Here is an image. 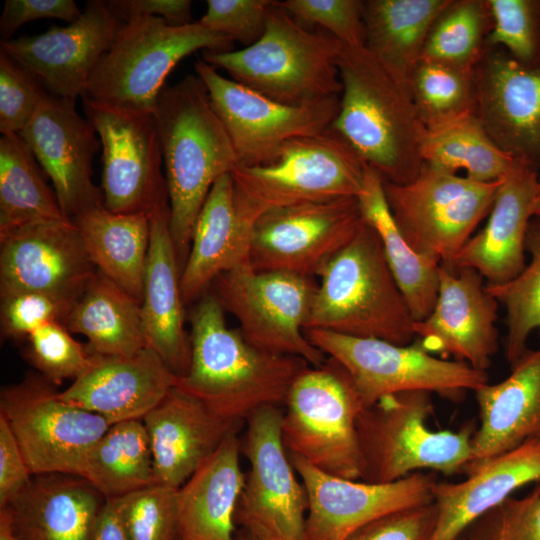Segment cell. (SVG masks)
Listing matches in <instances>:
<instances>
[{
    "mask_svg": "<svg viewBox=\"0 0 540 540\" xmlns=\"http://www.w3.org/2000/svg\"><path fill=\"white\" fill-rule=\"evenodd\" d=\"M224 313L213 293L198 299L190 313V364L177 386L220 416L242 423L263 406L283 405L309 364L257 348L227 326Z\"/></svg>",
    "mask_w": 540,
    "mask_h": 540,
    "instance_id": "obj_1",
    "label": "cell"
},
{
    "mask_svg": "<svg viewBox=\"0 0 540 540\" xmlns=\"http://www.w3.org/2000/svg\"><path fill=\"white\" fill-rule=\"evenodd\" d=\"M162 146L170 232L178 258L214 183L238 166L231 139L197 75L165 85L153 112Z\"/></svg>",
    "mask_w": 540,
    "mask_h": 540,
    "instance_id": "obj_2",
    "label": "cell"
},
{
    "mask_svg": "<svg viewBox=\"0 0 540 540\" xmlns=\"http://www.w3.org/2000/svg\"><path fill=\"white\" fill-rule=\"evenodd\" d=\"M342 91L331 129L343 136L384 182L406 184L423 167L425 128L408 91L365 48L343 45Z\"/></svg>",
    "mask_w": 540,
    "mask_h": 540,
    "instance_id": "obj_3",
    "label": "cell"
},
{
    "mask_svg": "<svg viewBox=\"0 0 540 540\" xmlns=\"http://www.w3.org/2000/svg\"><path fill=\"white\" fill-rule=\"evenodd\" d=\"M304 330L409 345L415 320L388 265L381 240L365 220L356 236L318 272Z\"/></svg>",
    "mask_w": 540,
    "mask_h": 540,
    "instance_id": "obj_4",
    "label": "cell"
},
{
    "mask_svg": "<svg viewBox=\"0 0 540 540\" xmlns=\"http://www.w3.org/2000/svg\"><path fill=\"white\" fill-rule=\"evenodd\" d=\"M342 47L329 32L302 26L274 0L258 41L235 51H203L202 59L273 100L303 105L341 94Z\"/></svg>",
    "mask_w": 540,
    "mask_h": 540,
    "instance_id": "obj_5",
    "label": "cell"
},
{
    "mask_svg": "<svg viewBox=\"0 0 540 540\" xmlns=\"http://www.w3.org/2000/svg\"><path fill=\"white\" fill-rule=\"evenodd\" d=\"M233 43L199 21L176 26L159 17L131 16L121 22L81 97L118 110L153 114L168 74L183 58L198 50L232 51Z\"/></svg>",
    "mask_w": 540,
    "mask_h": 540,
    "instance_id": "obj_6",
    "label": "cell"
},
{
    "mask_svg": "<svg viewBox=\"0 0 540 540\" xmlns=\"http://www.w3.org/2000/svg\"><path fill=\"white\" fill-rule=\"evenodd\" d=\"M367 165L338 132L302 136L286 142L276 158L232 172L234 202L242 224L268 211L342 197H357Z\"/></svg>",
    "mask_w": 540,
    "mask_h": 540,
    "instance_id": "obj_7",
    "label": "cell"
},
{
    "mask_svg": "<svg viewBox=\"0 0 540 540\" xmlns=\"http://www.w3.org/2000/svg\"><path fill=\"white\" fill-rule=\"evenodd\" d=\"M433 410L427 391L390 394L364 407L357 419L360 480L384 484L423 470L464 472L471 461L475 424L435 431L427 426Z\"/></svg>",
    "mask_w": 540,
    "mask_h": 540,
    "instance_id": "obj_8",
    "label": "cell"
},
{
    "mask_svg": "<svg viewBox=\"0 0 540 540\" xmlns=\"http://www.w3.org/2000/svg\"><path fill=\"white\" fill-rule=\"evenodd\" d=\"M282 439L321 472L350 480L361 478L357 419L365 407L346 368L332 357L307 366L284 401Z\"/></svg>",
    "mask_w": 540,
    "mask_h": 540,
    "instance_id": "obj_9",
    "label": "cell"
},
{
    "mask_svg": "<svg viewBox=\"0 0 540 540\" xmlns=\"http://www.w3.org/2000/svg\"><path fill=\"white\" fill-rule=\"evenodd\" d=\"M502 179L482 183L423 164L417 177L406 184L384 182V192L410 247L456 272L454 261L489 215Z\"/></svg>",
    "mask_w": 540,
    "mask_h": 540,
    "instance_id": "obj_10",
    "label": "cell"
},
{
    "mask_svg": "<svg viewBox=\"0 0 540 540\" xmlns=\"http://www.w3.org/2000/svg\"><path fill=\"white\" fill-rule=\"evenodd\" d=\"M304 333L315 347L346 368L365 407L384 396L405 391L434 392L457 400L467 391L475 392L488 383L487 371L466 362L438 358L417 342L397 345L318 329Z\"/></svg>",
    "mask_w": 540,
    "mask_h": 540,
    "instance_id": "obj_11",
    "label": "cell"
},
{
    "mask_svg": "<svg viewBox=\"0 0 540 540\" xmlns=\"http://www.w3.org/2000/svg\"><path fill=\"white\" fill-rule=\"evenodd\" d=\"M214 292L225 311L239 321L244 338L267 352L295 356L310 366L327 356L306 337L317 285L311 277L282 271H257L250 263L220 274Z\"/></svg>",
    "mask_w": 540,
    "mask_h": 540,
    "instance_id": "obj_12",
    "label": "cell"
},
{
    "mask_svg": "<svg viewBox=\"0 0 540 540\" xmlns=\"http://www.w3.org/2000/svg\"><path fill=\"white\" fill-rule=\"evenodd\" d=\"M280 406L267 405L246 420L241 453L249 462L235 523L261 540H307L305 487L282 439Z\"/></svg>",
    "mask_w": 540,
    "mask_h": 540,
    "instance_id": "obj_13",
    "label": "cell"
},
{
    "mask_svg": "<svg viewBox=\"0 0 540 540\" xmlns=\"http://www.w3.org/2000/svg\"><path fill=\"white\" fill-rule=\"evenodd\" d=\"M42 376H28L0 394V415L11 429L33 476H80L86 454L111 426L71 405Z\"/></svg>",
    "mask_w": 540,
    "mask_h": 540,
    "instance_id": "obj_14",
    "label": "cell"
},
{
    "mask_svg": "<svg viewBox=\"0 0 540 540\" xmlns=\"http://www.w3.org/2000/svg\"><path fill=\"white\" fill-rule=\"evenodd\" d=\"M194 68L231 139L238 166L273 161L289 140L328 130L339 112L340 96L289 105L222 76L203 59H198Z\"/></svg>",
    "mask_w": 540,
    "mask_h": 540,
    "instance_id": "obj_15",
    "label": "cell"
},
{
    "mask_svg": "<svg viewBox=\"0 0 540 540\" xmlns=\"http://www.w3.org/2000/svg\"><path fill=\"white\" fill-rule=\"evenodd\" d=\"M82 99L86 119L100 137L105 208L119 214H152L168 205L162 146L154 115Z\"/></svg>",
    "mask_w": 540,
    "mask_h": 540,
    "instance_id": "obj_16",
    "label": "cell"
},
{
    "mask_svg": "<svg viewBox=\"0 0 540 540\" xmlns=\"http://www.w3.org/2000/svg\"><path fill=\"white\" fill-rule=\"evenodd\" d=\"M363 223L357 197L268 211L251 226L250 265L257 271L312 278L356 236Z\"/></svg>",
    "mask_w": 540,
    "mask_h": 540,
    "instance_id": "obj_17",
    "label": "cell"
},
{
    "mask_svg": "<svg viewBox=\"0 0 540 540\" xmlns=\"http://www.w3.org/2000/svg\"><path fill=\"white\" fill-rule=\"evenodd\" d=\"M288 455L307 493V540H344L377 518L433 502L438 481L434 473L416 472L395 482L372 484L325 474L300 456Z\"/></svg>",
    "mask_w": 540,
    "mask_h": 540,
    "instance_id": "obj_18",
    "label": "cell"
},
{
    "mask_svg": "<svg viewBox=\"0 0 540 540\" xmlns=\"http://www.w3.org/2000/svg\"><path fill=\"white\" fill-rule=\"evenodd\" d=\"M474 77L475 115L489 136L514 160L540 172V65H523L487 44Z\"/></svg>",
    "mask_w": 540,
    "mask_h": 540,
    "instance_id": "obj_19",
    "label": "cell"
},
{
    "mask_svg": "<svg viewBox=\"0 0 540 540\" xmlns=\"http://www.w3.org/2000/svg\"><path fill=\"white\" fill-rule=\"evenodd\" d=\"M75 99L46 93L29 124L19 134L52 180L65 217L104 205L101 188L92 182V161L101 142Z\"/></svg>",
    "mask_w": 540,
    "mask_h": 540,
    "instance_id": "obj_20",
    "label": "cell"
},
{
    "mask_svg": "<svg viewBox=\"0 0 540 540\" xmlns=\"http://www.w3.org/2000/svg\"><path fill=\"white\" fill-rule=\"evenodd\" d=\"M97 274L70 219L0 236V295L40 291L78 299Z\"/></svg>",
    "mask_w": 540,
    "mask_h": 540,
    "instance_id": "obj_21",
    "label": "cell"
},
{
    "mask_svg": "<svg viewBox=\"0 0 540 540\" xmlns=\"http://www.w3.org/2000/svg\"><path fill=\"white\" fill-rule=\"evenodd\" d=\"M438 275L436 303L427 318L414 324L418 345L432 355L487 371L499 346L498 301L475 269L450 272L439 265Z\"/></svg>",
    "mask_w": 540,
    "mask_h": 540,
    "instance_id": "obj_22",
    "label": "cell"
},
{
    "mask_svg": "<svg viewBox=\"0 0 540 540\" xmlns=\"http://www.w3.org/2000/svg\"><path fill=\"white\" fill-rule=\"evenodd\" d=\"M120 24L107 1L92 0L69 25L1 41L0 50L36 75L52 94L76 100Z\"/></svg>",
    "mask_w": 540,
    "mask_h": 540,
    "instance_id": "obj_23",
    "label": "cell"
},
{
    "mask_svg": "<svg viewBox=\"0 0 540 540\" xmlns=\"http://www.w3.org/2000/svg\"><path fill=\"white\" fill-rule=\"evenodd\" d=\"M177 382L178 376L146 346L130 356L92 354L89 368L59 396L113 425L143 420Z\"/></svg>",
    "mask_w": 540,
    "mask_h": 540,
    "instance_id": "obj_24",
    "label": "cell"
},
{
    "mask_svg": "<svg viewBox=\"0 0 540 540\" xmlns=\"http://www.w3.org/2000/svg\"><path fill=\"white\" fill-rule=\"evenodd\" d=\"M155 484L178 489L242 423L226 419L173 387L144 418Z\"/></svg>",
    "mask_w": 540,
    "mask_h": 540,
    "instance_id": "obj_25",
    "label": "cell"
},
{
    "mask_svg": "<svg viewBox=\"0 0 540 540\" xmlns=\"http://www.w3.org/2000/svg\"><path fill=\"white\" fill-rule=\"evenodd\" d=\"M539 172L514 160L502 179L485 227L471 237L454 261V270L475 269L487 285L513 280L525 268V238L533 217Z\"/></svg>",
    "mask_w": 540,
    "mask_h": 540,
    "instance_id": "obj_26",
    "label": "cell"
},
{
    "mask_svg": "<svg viewBox=\"0 0 540 540\" xmlns=\"http://www.w3.org/2000/svg\"><path fill=\"white\" fill-rule=\"evenodd\" d=\"M150 228L141 301L143 331L147 346L181 377L189 368L191 347L184 329V302L178 255L170 232L169 204L151 214Z\"/></svg>",
    "mask_w": 540,
    "mask_h": 540,
    "instance_id": "obj_27",
    "label": "cell"
},
{
    "mask_svg": "<svg viewBox=\"0 0 540 540\" xmlns=\"http://www.w3.org/2000/svg\"><path fill=\"white\" fill-rule=\"evenodd\" d=\"M479 426L464 473L521 444L540 439V348L530 350L504 380L475 391Z\"/></svg>",
    "mask_w": 540,
    "mask_h": 540,
    "instance_id": "obj_28",
    "label": "cell"
},
{
    "mask_svg": "<svg viewBox=\"0 0 540 540\" xmlns=\"http://www.w3.org/2000/svg\"><path fill=\"white\" fill-rule=\"evenodd\" d=\"M460 482H439L432 490L438 511L431 540H457L465 529L519 488L540 482V439L497 455Z\"/></svg>",
    "mask_w": 540,
    "mask_h": 540,
    "instance_id": "obj_29",
    "label": "cell"
},
{
    "mask_svg": "<svg viewBox=\"0 0 540 540\" xmlns=\"http://www.w3.org/2000/svg\"><path fill=\"white\" fill-rule=\"evenodd\" d=\"M106 498L83 477L50 473L4 510L17 540H89Z\"/></svg>",
    "mask_w": 540,
    "mask_h": 540,
    "instance_id": "obj_30",
    "label": "cell"
},
{
    "mask_svg": "<svg viewBox=\"0 0 540 540\" xmlns=\"http://www.w3.org/2000/svg\"><path fill=\"white\" fill-rule=\"evenodd\" d=\"M237 433L178 488V540H236L235 512L245 482Z\"/></svg>",
    "mask_w": 540,
    "mask_h": 540,
    "instance_id": "obj_31",
    "label": "cell"
},
{
    "mask_svg": "<svg viewBox=\"0 0 540 540\" xmlns=\"http://www.w3.org/2000/svg\"><path fill=\"white\" fill-rule=\"evenodd\" d=\"M250 230L237 216L231 173L211 188L196 219L180 274L184 303L199 299L222 273L250 263Z\"/></svg>",
    "mask_w": 540,
    "mask_h": 540,
    "instance_id": "obj_32",
    "label": "cell"
},
{
    "mask_svg": "<svg viewBox=\"0 0 540 540\" xmlns=\"http://www.w3.org/2000/svg\"><path fill=\"white\" fill-rule=\"evenodd\" d=\"M150 217L146 213H113L99 205L72 219L97 271L140 302L150 246Z\"/></svg>",
    "mask_w": 540,
    "mask_h": 540,
    "instance_id": "obj_33",
    "label": "cell"
},
{
    "mask_svg": "<svg viewBox=\"0 0 540 540\" xmlns=\"http://www.w3.org/2000/svg\"><path fill=\"white\" fill-rule=\"evenodd\" d=\"M450 1H363L365 48L407 91L429 31Z\"/></svg>",
    "mask_w": 540,
    "mask_h": 540,
    "instance_id": "obj_34",
    "label": "cell"
},
{
    "mask_svg": "<svg viewBox=\"0 0 540 540\" xmlns=\"http://www.w3.org/2000/svg\"><path fill=\"white\" fill-rule=\"evenodd\" d=\"M64 325L87 338L91 354L130 356L147 346L141 302L97 271Z\"/></svg>",
    "mask_w": 540,
    "mask_h": 540,
    "instance_id": "obj_35",
    "label": "cell"
},
{
    "mask_svg": "<svg viewBox=\"0 0 540 540\" xmlns=\"http://www.w3.org/2000/svg\"><path fill=\"white\" fill-rule=\"evenodd\" d=\"M357 199L363 219L374 228L381 240L388 265L414 320H424L437 300L439 263L418 254L407 243L388 206L384 181L369 166Z\"/></svg>",
    "mask_w": 540,
    "mask_h": 540,
    "instance_id": "obj_36",
    "label": "cell"
},
{
    "mask_svg": "<svg viewBox=\"0 0 540 540\" xmlns=\"http://www.w3.org/2000/svg\"><path fill=\"white\" fill-rule=\"evenodd\" d=\"M41 166L18 133L0 138V236L29 225L68 219Z\"/></svg>",
    "mask_w": 540,
    "mask_h": 540,
    "instance_id": "obj_37",
    "label": "cell"
},
{
    "mask_svg": "<svg viewBox=\"0 0 540 540\" xmlns=\"http://www.w3.org/2000/svg\"><path fill=\"white\" fill-rule=\"evenodd\" d=\"M80 477L106 499L155 484L151 445L143 421L111 425L86 454Z\"/></svg>",
    "mask_w": 540,
    "mask_h": 540,
    "instance_id": "obj_38",
    "label": "cell"
},
{
    "mask_svg": "<svg viewBox=\"0 0 540 540\" xmlns=\"http://www.w3.org/2000/svg\"><path fill=\"white\" fill-rule=\"evenodd\" d=\"M423 163L482 183L506 176L514 159L492 140L475 114L445 127L425 130L421 145Z\"/></svg>",
    "mask_w": 540,
    "mask_h": 540,
    "instance_id": "obj_39",
    "label": "cell"
},
{
    "mask_svg": "<svg viewBox=\"0 0 540 540\" xmlns=\"http://www.w3.org/2000/svg\"><path fill=\"white\" fill-rule=\"evenodd\" d=\"M474 68L424 58L417 62L408 92L425 130L439 129L475 114Z\"/></svg>",
    "mask_w": 540,
    "mask_h": 540,
    "instance_id": "obj_40",
    "label": "cell"
},
{
    "mask_svg": "<svg viewBox=\"0 0 540 540\" xmlns=\"http://www.w3.org/2000/svg\"><path fill=\"white\" fill-rule=\"evenodd\" d=\"M525 251L530 255L523 271L513 280L486 289L507 312L506 359L513 367L528 351L534 330L540 335V215L528 224Z\"/></svg>",
    "mask_w": 540,
    "mask_h": 540,
    "instance_id": "obj_41",
    "label": "cell"
},
{
    "mask_svg": "<svg viewBox=\"0 0 540 540\" xmlns=\"http://www.w3.org/2000/svg\"><path fill=\"white\" fill-rule=\"evenodd\" d=\"M492 26L487 0H451L434 21L421 58L474 68Z\"/></svg>",
    "mask_w": 540,
    "mask_h": 540,
    "instance_id": "obj_42",
    "label": "cell"
},
{
    "mask_svg": "<svg viewBox=\"0 0 540 540\" xmlns=\"http://www.w3.org/2000/svg\"><path fill=\"white\" fill-rule=\"evenodd\" d=\"M177 490L153 484L113 498L129 540H178Z\"/></svg>",
    "mask_w": 540,
    "mask_h": 540,
    "instance_id": "obj_43",
    "label": "cell"
},
{
    "mask_svg": "<svg viewBox=\"0 0 540 540\" xmlns=\"http://www.w3.org/2000/svg\"><path fill=\"white\" fill-rule=\"evenodd\" d=\"M492 26L487 44L523 65H540V0H487Z\"/></svg>",
    "mask_w": 540,
    "mask_h": 540,
    "instance_id": "obj_44",
    "label": "cell"
},
{
    "mask_svg": "<svg viewBox=\"0 0 540 540\" xmlns=\"http://www.w3.org/2000/svg\"><path fill=\"white\" fill-rule=\"evenodd\" d=\"M25 356L47 381L57 386L76 380L90 366L92 354L57 321L46 323L27 337Z\"/></svg>",
    "mask_w": 540,
    "mask_h": 540,
    "instance_id": "obj_45",
    "label": "cell"
},
{
    "mask_svg": "<svg viewBox=\"0 0 540 540\" xmlns=\"http://www.w3.org/2000/svg\"><path fill=\"white\" fill-rule=\"evenodd\" d=\"M463 540H540V482L526 496L509 497L461 534Z\"/></svg>",
    "mask_w": 540,
    "mask_h": 540,
    "instance_id": "obj_46",
    "label": "cell"
},
{
    "mask_svg": "<svg viewBox=\"0 0 540 540\" xmlns=\"http://www.w3.org/2000/svg\"><path fill=\"white\" fill-rule=\"evenodd\" d=\"M276 4L308 29L317 26L346 47H365L361 0H283Z\"/></svg>",
    "mask_w": 540,
    "mask_h": 540,
    "instance_id": "obj_47",
    "label": "cell"
},
{
    "mask_svg": "<svg viewBox=\"0 0 540 540\" xmlns=\"http://www.w3.org/2000/svg\"><path fill=\"white\" fill-rule=\"evenodd\" d=\"M42 81L0 50V132L20 133L37 111L44 92Z\"/></svg>",
    "mask_w": 540,
    "mask_h": 540,
    "instance_id": "obj_48",
    "label": "cell"
},
{
    "mask_svg": "<svg viewBox=\"0 0 540 540\" xmlns=\"http://www.w3.org/2000/svg\"><path fill=\"white\" fill-rule=\"evenodd\" d=\"M76 300L40 291L1 296V333L7 338H26L46 323L64 324Z\"/></svg>",
    "mask_w": 540,
    "mask_h": 540,
    "instance_id": "obj_49",
    "label": "cell"
},
{
    "mask_svg": "<svg viewBox=\"0 0 540 540\" xmlns=\"http://www.w3.org/2000/svg\"><path fill=\"white\" fill-rule=\"evenodd\" d=\"M204 27L248 47L263 35L274 0H207Z\"/></svg>",
    "mask_w": 540,
    "mask_h": 540,
    "instance_id": "obj_50",
    "label": "cell"
},
{
    "mask_svg": "<svg viewBox=\"0 0 540 540\" xmlns=\"http://www.w3.org/2000/svg\"><path fill=\"white\" fill-rule=\"evenodd\" d=\"M437 515L434 502L399 510L361 526L344 540H431Z\"/></svg>",
    "mask_w": 540,
    "mask_h": 540,
    "instance_id": "obj_51",
    "label": "cell"
},
{
    "mask_svg": "<svg viewBox=\"0 0 540 540\" xmlns=\"http://www.w3.org/2000/svg\"><path fill=\"white\" fill-rule=\"evenodd\" d=\"M81 13L73 0H6L0 19L1 41L12 39L14 32L25 23L43 18L72 23Z\"/></svg>",
    "mask_w": 540,
    "mask_h": 540,
    "instance_id": "obj_52",
    "label": "cell"
},
{
    "mask_svg": "<svg viewBox=\"0 0 540 540\" xmlns=\"http://www.w3.org/2000/svg\"><path fill=\"white\" fill-rule=\"evenodd\" d=\"M31 474L6 420L0 415V509L6 507L31 483Z\"/></svg>",
    "mask_w": 540,
    "mask_h": 540,
    "instance_id": "obj_53",
    "label": "cell"
},
{
    "mask_svg": "<svg viewBox=\"0 0 540 540\" xmlns=\"http://www.w3.org/2000/svg\"><path fill=\"white\" fill-rule=\"evenodd\" d=\"M119 20L135 15L159 17L168 24L181 26L193 21L189 0H113L107 1Z\"/></svg>",
    "mask_w": 540,
    "mask_h": 540,
    "instance_id": "obj_54",
    "label": "cell"
},
{
    "mask_svg": "<svg viewBox=\"0 0 540 540\" xmlns=\"http://www.w3.org/2000/svg\"><path fill=\"white\" fill-rule=\"evenodd\" d=\"M89 540H129L113 498L106 500Z\"/></svg>",
    "mask_w": 540,
    "mask_h": 540,
    "instance_id": "obj_55",
    "label": "cell"
},
{
    "mask_svg": "<svg viewBox=\"0 0 540 540\" xmlns=\"http://www.w3.org/2000/svg\"><path fill=\"white\" fill-rule=\"evenodd\" d=\"M533 216L540 215V172L538 175V190L532 207Z\"/></svg>",
    "mask_w": 540,
    "mask_h": 540,
    "instance_id": "obj_56",
    "label": "cell"
},
{
    "mask_svg": "<svg viewBox=\"0 0 540 540\" xmlns=\"http://www.w3.org/2000/svg\"><path fill=\"white\" fill-rule=\"evenodd\" d=\"M235 539L236 540H261L253 536L252 534L246 532L243 529H240L239 531L236 532Z\"/></svg>",
    "mask_w": 540,
    "mask_h": 540,
    "instance_id": "obj_57",
    "label": "cell"
},
{
    "mask_svg": "<svg viewBox=\"0 0 540 540\" xmlns=\"http://www.w3.org/2000/svg\"><path fill=\"white\" fill-rule=\"evenodd\" d=\"M457 540H463V538L460 536Z\"/></svg>",
    "mask_w": 540,
    "mask_h": 540,
    "instance_id": "obj_58",
    "label": "cell"
}]
</instances>
